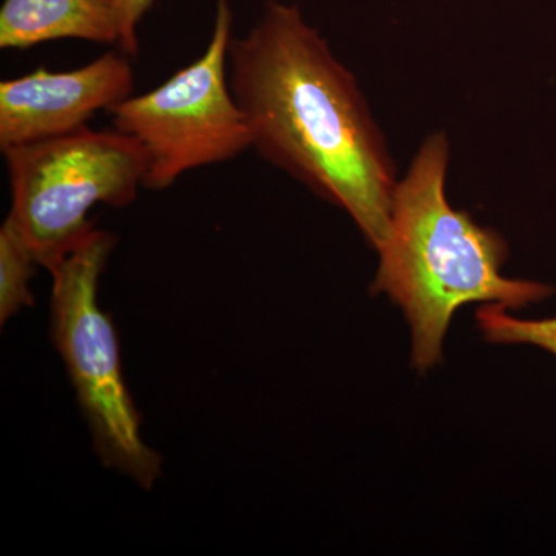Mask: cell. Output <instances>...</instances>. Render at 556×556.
Returning <instances> with one entry per match:
<instances>
[{
  "mask_svg": "<svg viewBox=\"0 0 556 556\" xmlns=\"http://www.w3.org/2000/svg\"><path fill=\"white\" fill-rule=\"evenodd\" d=\"M229 83L252 149L350 215L378 251L387 239L396 164L356 78L298 5L269 0L233 36Z\"/></svg>",
  "mask_w": 556,
  "mask_h": 556,
  "instance_id": "6da1fadb",
  "label": "cell"
},
{
  "mask_svg": "<svg viewBox=\"0 0 556 556\" xmlns=\"http://www.w3.org/2000/svg\"><path fill=\"white\" fill-rule=\"evenodd\" d=\"M448 159V139L431 135L397 181L371 287L404 311L412 327L413 365L420 371L441 362L450 321L463 306L519 309L554 294L547 285L504 276L508 248L503 237L450 206Z\"/></svg>",
  "mask_w": 556,
  "mask_h": 556,
  "instance_id": "7a4b0ae2",
  "label": "cell"
},
{
  "mask_svg": "<svg viewBox=\"0 0 556 556\" xmlns=\"http://www.w3.org/2000/svg\"><path fill=\"white\" fill-rule=\"evenodd\" d=\"M116 237L94 226L51 266V339L67 368L93 450L105 467L152 489L163 460L146 444L121 367L119 340L102 311L100 280Z\"/></svg>",
  "mask_w": 556,
  "mask_h": 556,
  "instance_id": "3957f363",
  "label": "cell"
},
{
  "mask_svg": "<svg viewBox=\"0 0 556 556\" xmlns=\"http://www.w3.org/2000/svg\"><path fill=\"white\" fill-rule=\"evenodd\" d=\"M3 156L13 200L9 217L46 269L94 228L91 208L135 203L149 166L137 139L89 127L7 150Z\"/></svg>",
  "mask_w": 556,
  "mask_h": 556,
  "instance_id": "277c9868",
  "label": "cell"
},
{
  "mask_svg": "<svg viewBox=\"0 0 556 556\" xmlns=\"http://www.w3.org/2000/svg\"><path fill=\"white\" fill-rule=\"evenodd\" d=\"M232 22L229 0H217L211 39L199 60L110 110L113 129L137 139L148 153L144 189L161 192L190 170L252 149L247 115L229 83Z\"/></svg>",
  "mask_w": 556,
  "mask_h": 556,
  "instance_id": "5b68a950",
  "label": "cell"
},
{
  "mask_svg": "<svg viewBox=\"0 0 556 556\" xmlns=\"http://www.w3.org/2000/svg\"><path fill=\"white\" fill-rule=\"evenodd\" d=\"M130 56L109 51L70 72L39 67L0 83V150L20 148L86 129L100 112L131 97Z\"/></svg>",
  "mask_w": 556,
  "mask_h": 556,
  "instance_id": "8992f818",
  "label": "cell"
},
{
  "mask_svg": "<svg viewBox=\"0 0 556 556\" xmlns=\"http://www.w3.org/2000/svg\"><path fill=\"white\" fill-rule=\"evenodd\" d=\"M65 39L118 47L119 0H3L0 49Z\"/></svg>",
  "mask_w": 556,
  "mask_h": 556,
  "instance_id": "52a82bcc",
  "label": "cell"
},
{
  "mask_svg": "<svg viewBox=\"0 0 556 556\" xmlns=\"http://www.w3.org/2000/svg\"><path fill=\"white\" fill-rule=\"evenodd\" d=\"M38 266L30 244L7 217L0 226V324L35 303L30 281Z\"/></svg>",
  "mask_w": 556,
  "mask_h": 556,
  "instance_id": "ba28073f",
  "label": "cell"
},
{
  "mask_svg": "<svg viewBox=\"0 0 556 556\" xmlns=\"http://www.w3.org/2000/svg\"><path fill=\"white\" fill-rule=\"evenodd\" d=\"M478 325L489 342L535 345L556 357V318L521 320L508 316L504 306L484 305L478 311Z\"/></svg>",
  "mask_w": 556,
  "mask_h": 556,
  "instance_id": "9c48e42d",
  "label": "cell"
},
{
  "mask_svg": "<svg viewBox=\"0 0 556 556\" xmlns=\"http://www.w3.org/2000/svg\"><path fill=\"white\" fill-rule=\"evenodd\" d=\"M155 0H119V42L118 49L127 56L138 54V28L152 10Z\"/></svg>",
  "mask_w": 556,
  "mask_h": 556,
  "instance_id": "30bf717a",
  "label": "cell"
}]
</instances>
